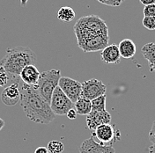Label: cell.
Returning <instances> with one entry per match:
<instances>
[{"mask_svg":"<svg viewBox=\"0 0 155 153\" xmlns=\"http://www.w3.org/2000/svg\"><path fill=\"white\" fill-rule=\"evenodd\" d=\"M78 47L85 53L101 51L108 45V28L97 15H88L78 19L74 25Z\"/></svg>","mask_w":155,"mask_h":153,"instance_id":"cell-1","label":"cell"},{"mask_svg":"<svg viewBox=\"0 0 155 153\" xmlns=\"http://www.w3.org/2000/svg\"><path fill=\"white\" fill-rule=\"evenodd\" d=\"M19 90L20 106L30 121L40 124H48L56 119V115L52 112L49 104L32 86L23 84Z\"/></svg>","mask_w":155,"mask_h":153,"instance_id":"cell-2","label":"cell"},{"mask_svg":"<svg viewBox=\"0 0 155 153\" xmlns=\"http://www.w3.org/2000/svg\"><path fill=\"white\" fill-rule=\"evenodd\" d=\"M37 62L35 53L28 47L16 46L6 49L5 57L0 61V66L3 67L12 77L13 83H18L21 70L28 65H35Z\"/></svg>","mask_w":155,"mask_h":153,"instance_id":"cell-3","label":"cell"},{"mask_svg":"<svg viewBox=\"0 0 155 153\" xmlns=\"http://www.w3.org/2000/svg\"><path fill=\"white\" fill-rule=\"evenodd\" d=\"M61 78V71L59 70H49L41 72L38 83L32 86L47 103H50L54 90L58 86Z\"/></svg>","mask_w":155,"mask_h":153,"instance_id":"cell-4","label":"cell"},{"mask_svg":"<svg viewBox=\"0 0 155 153\" xmlns=\"http://www.w3.org/2000/svg\"><path fill=\"white\" fill-rule=\"evenodd\" d=\"M92 136L99 144L112 146L116 141L120 140L121 132L116 125L107 123L99 126L94 132H92Z\"/></svg>","mask_w":155,"mask_h":153,"instance_id":"cell-5","label":"cell"},{"mask_svg":"<svg viewBox=\"0 0 155 153\" xmlns=\"http://www.w3.org/2000/svg\"><path fill=\"white\" fill-rule=\"evenodd\" d=\"M49 106L52 112L56 115L60 116L66 115L70 109L74 108V103L63 93L58 86L53 92Z\"/></svg>","mask_w":155,"mask_h":153,"instance_id":"cell-6","label":"cell"},{"mask_svg":"<svg viewBox=\"0 0 155 153\" xmlns=\"http://www.w3.org/2000/svg\"><path fill=\"white\" fill-rule=\"evenodd\" d=\"M81 97L89 100H93L100 96L105 95L106 93V86L96 78H92L81 83Z\"/></svg>","mask_w":155,"mask_h":153,"instance_id":"cell-7","label":"cell"},{"mask_svg":"<svg viewBox=\"0 0 155 153\" xmlns=\"http://www.w3.org/2000/svg\"><path fill=\"white\" fill-rule=\"evenodd\" d=\"M58 87L73 103H75L81 97V83L75 79L68 76H61L58 83Z\"/></svg>","mask_w":155,"mask_h":153,"instance_id":"cell-8","label":"cell"},{"mask_svg":"<svg viewBox=\"0 0 155 153\" xmlns=\"http://www.w3.org/2000/svg\"><path fill=\"white\" fill-rule=\"evenodd\" d=\"M79 153H116L113 146L99 144L93 136L86 139L79 146Z\"/></svg>","mask_w":155,"mask_h":153,"instance_id":"cell-9","label":"cell"},{"mask_svg":"<svg viewBox=\"0 0 155 153\" xmlns=\"http://www.w3.org/2000/svg\"><path fill=\"white\" fill-rule=\"evenodd\" d=\"M111 122V115L107 111H94L87 115V126L91 132H94L101 125L107 124Z\"/></svg>","mask_w":155,"mask_h":153,"instance_id":"cell-10","label":"cell"},{"mask_svg":"<svg viewBox=\"0 0 155 153\" xmlns=\"http://www.w3.org/2000/svg\"><path fill=\"white\" fill-rule=\"evenodd\" d=\"M20 98L19 83H12L6 86L1 93V100L7 106H13L18 104L20 101Z\"/></svg>","mask_w":155,"mask_h":153,"instance_id":"cell-11","label":"cell"},{"mask_svg":"<svg viewBox=\"0 0 155 153\" xmlns=\"http://www.w3.org/2000/svg\"><path fill=\"white\" fill-rule=\"evenodd\" d=\"M101 57L102 62L107 64H116L121 62V55L119 52L118 46L113 43L111 45H107L106 48L101 51Z\"/></svg>","mask_w":155,"mask_h":153,"instance_id":"cell-12","label":"cell"},{"mask_svg":"<svg viewBox=\"0 0 155 153\" xmlns=\"http://www.w3.org/2000/svg\"><path fill=\"white\" fill-rule=\"evenodd\" d=\"M40 75L41 72L39 71L36 66L28 65L21 70L19 74V78L23 81V84L30 86H35L38 83Z\"/></svg>","mask_w":155,"mask_h":153,"instance_id":"cell-13","label":"cell"},{"mask_svg":"<svg viewBox=\"0 0 155 153\" xmlns=\"http://www.w3.org/2000/svg\"><path fill=\"white\" fill-rule=\"evenodd\" d=\"M118 48L121 57L124 59H131L136 55V44L130 39H124L121 41L118 45Z\"/></svg>","mask_w":155,"mask_h":153,"instance_id":"cell-14","label":"cell"},{"mask_svg":"<svg viewBox=\"0 0 155 153\" xmlns=\"http://www.w3.org/2000/svg\"><path fill=\"white\" fill-rule=\"evenodd\" d=\"M142 54L148 63L151 72H155V42L146 43L141 48Z\"/></svg>","mask_w":155,"mask_h":153,"instance_id":"cell-15","label":"cell"},{"mask_svg":"<svg viewBox=\"0 0 155 153\" xmlns=\"http://www.w3.org/2000/svg\"><path fill=\"white\" fill-rule=\"evenodd\" d=\"M74 109L76 110L78 115H88L92 112V103L91 100L86 98L80 97L74 103Z\"/></svg>","mask_w":155,"mask_h":153,"instance_id":"cell-16","label":"cell"},{"mask_svg":"<svg viewBox=\"0 0 155 153\" xmlns=\"http://www.w3.org/2000/svg\"><path fill=\"white\" fill-rule=\"evenodd\" d=\"M75 18V11L71 7L69 6H63L58 11V19L64 21V22H71Z\"/></svg>","mask_w":155,"mask_h":153,"instance_id":"cell-17","label":"cell"},{"mask_svg":"<svg viewBox=\"0 0 155 153\" xmlns=\"http://www.w3.org/2000/svg\"><path fill=\"white\" fill-rule=\"evenodd\" d=\"M106 94L100 96L96 99L91 100L92 110H94V111H106Z\"/></svg>","mask_w":155,"mask_h":153,"instance_id":"cell-18","label":"cell"},{"mask_svg":"<svg viewBox=\"0 0 155 153\" xmlns=\"http://www.w3.org/2000/svg\"><path fill=\"white\" fill-rule=\"evenodd\" d=\"M47 149L49 153H62L64 151V145L60 141L52 140L48 143Z\"/></svg>","mask_w":155,"mask_h":153,"instance_id":"cell-19","label":"cell"},{"mask_svg":"<svg viewBox=\"0 0 155 153\" xmlns=\"http://www.w3.org/2000/svg\"><path fill=\"white\" fill-rule=\"evenodd\" d=\"M11 80H12V79L10 76L9 74L6 72V70L0 66V87L7 86V84ZM12 83H13V81H12Z\"/></svg>","mask_w":155,"mask_h":153,"instance_id":"cell-20","label":"cell"},{"mask_svg":"<svg viewBox=\"0 0 155 153\" xmlns=\"http://www.w3.org/2000/svg\"><path fill=\"white\" fill-rule=\"evenodd\" d=\"M142 24L146 29L153 31L155 30V17H144Z\"/></svg>","mask_w":155,"mask_h":153,"instance_id":"cell-21","label":"cell"},{"mask_svg":"<svg viewBox=\"0 0 155 153\" xmlns=\"http://www.w3.org/2000/svg\"><path fill=\"white\" fill-rule=\"evenodd\" d=\"M143 15L144 17H155V4L145 5L143 9Z\"/></svg>","mask_w":155,"mask_h":153,"instance_id":"cell-22","label":"cell"},{"mask_svg":"<svg viewBox=\"0 0 155 153\" xmlns=\"http://www.w3.org/2000/svg\"><path fill=\"white\" fill-rule=\"evenodd\" d=\"M97 1L102 5H105L116 7V6L121 5L125 0H97Z\"/></svg>","mask_w":155,"mask_h":153,"instance_id":"cell-23","label":"cell"},{"mask_svg":"<svg viewBox=\"0 0 155 153\" xmlns=\"http://www.w3.org/2000/svg\"><path fill=\"white\" fill-rule=\"evenodd\" d=\"M149 140L153 144H155V121L152 125V128H151L150 132H149Z\"/></svg>","mask_w":155,"mask_h":153,"instance_id":"cell-24","label":"cell"},{"mask_svg":"<svg viewBox=\"0 0 155 153\" xmlns=\"http://www.w3.org/2000/svg\"><path fill=\"white\" fill-rule=\"evenodd\" d=\"M77 112H76V110H75L74 108L70 109V110L68 111L67 114H66V116L68 117V119H70V120H75V119L77 118Z\"/></svg>","mask_w":155,"mask_h":153,"instance_id":"cell-25","label":"cell"},{"mask_svg":"<svg viewBox=\"0 0 155 153\" xmlns=\"http://www.w3.org/2000/svg\"><path fill=\"white\" fill-rule=\"evenodd\" d=\"M35 153H49V152H48V149H47L46 147L41 146V147H38V148H36V149H35Z\"/></svg>","mask_w":155,"mask_h":153,"instance_id":"cell-26","label":"cell"},{"mask_svg":"<svg viewBox=\"0 0 155 153\" xmlns=\"http://www.w3.org/2000/svg\"><path fill=\"white\" fill-rule=\"evenodd\" d=\"M141 4H143L144 5H154L155 0H139Z\"/></svg>","mask_w":155,"mask_h":153,"instance_id":"cell-27","label":"cell"},{"mask_svg":"<svg viewBox=\"0 0 155 153\" xmlns=\"http://www.w3.org/2000/svg\"><path fill=\"white\" fill-rule=\"evenodd\" d=\"M149 153H155V144H153L149 147Z\"/></svg>","mask_w":155,"mask_h":153,"instance_id":"cell-28","label":"cell"},{"mask_svg":"<svg viewBox=\"0 0 155 153\" xmlns=\"http://www.w3.org/2000/svg\"><path fill=\"white\" fill-rule=\"evenodd\" d=\"M5 121L2 119V118H0V130L5 127Z\"/></svg>","mask_w":155,"mask_h":153,"instance_id":"cell-29","label":"cell"},{"mask_svg":"<svg viewBox=\"0 0 155 153\" xmlns=\"http://www.w3.org/2000/svg\"><path fill=\"white\" fill-rule=\"evenodd\" d=\"M19 1H20V5L22 6H25L27 5V3L28 2V0H19Z\"/></svg>","mask_w":155,"mask_h":153,"instance_id":"cell-30","label":"cell"}]
</instances>
